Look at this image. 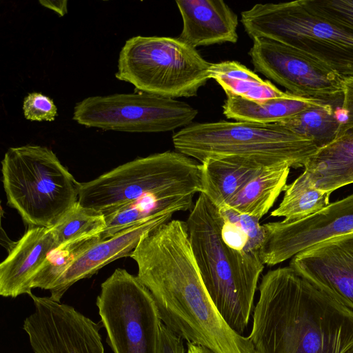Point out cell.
Masks as SVG:
<instances>
[{
	"label": "cell",
	"mask_w": 353,
	"mask_h": 353,
	"mask_svg": "<svg viewBox=\"0 0 353 353\" xmlns=\"http://www.w3.org/2000/svg\"><path fill=\"white\" fill-rule=\"evenodd\" d=\"M59 247L91 236L101 234L105 228L104 215L81 206L78 202L52 226Z\"/></svg>",
	"instance_id": "cell-26"
},
{
	"label": "cell",
	"mask_w": 353,
	"mask_h": 353,
	"mask_svg": "<svg viewBox=\"0 0 353 353\" xmlns=\"http://www.w3.org/2000/svg\"><path fill=\"white\" fill-rule=\"evenodd\" d=\"M252 39L265 37L292 47L334 71L353 78V32L307 8L302 0L257 3L241 12Z\"/></svg>",
	"instance_id": "cell-7"
},
{
	"label": "cell",
	"mask_w": 353,
	"mask_h": 353,
	"mask_svg": "<svg viewBox=\"0 0 353 353\" xmlns=\"http://www.w3.org/2000/svg\"><path fill=\"white\" fill-rule=\"evenodd\" d=\"M249 51L256 72L300 97L343 101V79L305 53L274 39L256 37Z\"/></svg>",
	"instance_id": "cell-11"
},
{
	"label": "cell",
	"mask_w": 353,
	"mask_h": 353,
	"mask_svg": "<svg viewBox=\"0 0 353 353\" xmlns=\"http://www.w3.org/2000/svg\"><path fill=\"white\" fill-rule=\"evenodd\" d=\"M342 101H319L280 124L312 140L321 148L333 141L338 134L341 119L337 108L341 106L337 104L342 105Z\"/></svg>",
	"instance_id": "cell-24"
},
{
	"label": "cell",
	"mask_w": 353,
	"mask_h": 353,
	"mask_svg": "<svg viewBox=\"0 0 353 353\" xmlns=\"http://www.w3.org/2000/svg\"><path fill=\"white\" fill-rule=\"evenodd\" d=\"M130 256L152 294L161 322L187 343L214 353H255L248 337L232 330L204 285L185 222L171 220L140 240Z\"/></svg>",
	"instance_id": "cell-1"
},
{
	"label": "cell",
	"mask_w": 353,
	"mask_h": 353,
	"mask_svg": "<svg viewBox=\"0 0 353 353\" xmlns=\"http://www.w3.org/2000/svg\"><path fill=\"white\" fill-rule=\"evenodd\" d=\"M263 227L259 255L264 265L274 266L319 243L352 232L353 194L303 219L270 222Z\"/></svg>",
	"instance_id": "cell-13"
},
{
	"label": "cell",
	"mask_w": 353,
	"mask_h": 353,
	"mask_svg": "<svg viewBox=\"0 0 353 353\" xmlns=\"http://www.w3.org/2000/svg\"><path fill=\"white\" fill-rule=\"evenodd\" d=\"M185 222L208 294L225 322L241 335L254 309L258 281L264 268L260 255L225 243L219 209L202 193Z\"/></svg>",
	"instance_id": "cell-3"
},
{
	"label": "cell",
	"mask_w": 353,
	"mask_h": 353,
	"mask_svg": "<svg viewBox=\"0 0 353 353\" xmlns=\"http://www.w3.org/2000/svg\"><path fill=\"white\" fill-rule=\"evenodd\" d=\"M39 3L57 12L60 17L64 16L68 12V1H46L40 0Z\"/></svg>",
	"instance_id": "cell-33"
},
{
	"label": "cell",
	"mask_w": 353,
	"mask_h": 353,
	"mask_svg": "<svg viewBox=\"0 0 353 353\" xmlns=\"http://www.w3.org/2000/svg\"><path fill=\"white\" fill-rule=\"evenodd\" d=\"M256 353V352H255Z\"/></svg>",
	"instance_id": "cell-35"
},
{
	"label": "cell",
	"mask_w": 353,
	"mask_h": 353,
	"mask_svg": "<svg viewBox=\"0 0 353 353\" xmlns=\"http://www.w3.org/2000/svg\"><path fill=\"white\" fill-rule=\"evenodd\" d=\"M289 265L353 311V232L298 253Z\"/></svg>",
	"instance_id": "cell-14"
},
{
	"label": "cell",
	"mask_w": 353,
	"mask_h": 353,
	"mask_svg": "<svg viewBox=\"0 0 353 353\" xmlns=\"http://www.w3.org/2000/svg\"><path fill=\"white\" fill-rule=\"evenodd\" d=\"M174 213L160 214L120 231L88 247L49 289L50 298L60 302L76 282L92 276L113 261L130 256L141 239L159 225L169 221Z\"/></svg>",
	"instance_id": "cell-15"
},
{
	"label": "cell",
	"mask_w": 353,
	"mask_h": 353,
	"mask_svg": "<svg viewBox=\"0 0 353 353\" xmlns=\"http://www.w3.org/2000/svg\"><path fill=\"white\" fill-rule=\"evenodd\" d=\"M29 296L34 310L22 327L34 353H105L101 323L50 296Z\"/></svg>",
	"instance_id": "cell-12"
},
{
	"label": "cell",
	"mask_w": 353,
	"mask_h": 353,
	"mask_svg": "<svg viewBox=\"0 0 353 353\" xmlns=\"http://www.w3.org/2000/svg\"><path fill=\"white\" fill-rule=\"evenodd\" d=\"M8 203L31 227H52L78 202L80 183L46 146L10 148L1 161Z\"/></svg>",
	"instance_id": "cell-5"
},
{
	"label": "cell",
	"mask_w": 353,
	"mask_h": 353,
	"mask_svg": "<svg viewBox=\"0 0 353 353\" xmlns=\"http://www.w3.org/2000/svg\"><path fill=\"white\" fill-rule=\"evenodd\" d=\"M332 192L316 188L303 172L284 189V196L272 216L284 217L287 221H295L314 214L330 203Z\"/></svg>",
	"instance_id": "cell-25"
},
{
	"label": "cell",
	"mask_w": 353,
	"mask_h": 353,
	"mask_svg": "<svg viewBox=\"0 0 353 353\" xmlns=\"http://www.w3.org/2000/svg\"><path fill=\"white\" fill-rule=\"evenodd\" d=\"M96 305L113 353H160L159 310L137 276L116 269L101 283Z\"/></svg>",
	"instance_id": "cell-9"
},
{
	"label": "cell",
	"mask_w": 353,
	"mask_h": 353,
	"mask_svg": "<svg viewBox=\"0 0 353 353\" xmlns=\"http://www.w3.org/2000/svg\"><path fill=\"white\" fill-rule=\"evenodd\" d=\"M218 209L224 219L236 224L245 232L252 249L259 253L265 236L263 225L259 223L260 219L239 213L228 206Z\"/></svg>",
	"instance_id": "cell-29"
},
{
	"label": "cell",
	"mask_w": 353,
	"mask_h": 353,
	"mask_svg": "<svg viewBox=\"0 0 353 353\" xmlns=\"http://www.w3.org/2000/svg\"><path fill=\"white\" fill-rule=\"evenodd\" d=\"M101 239L100 234L79 239L58 247L48 257L36 274L32 288L48 290L92 244Z\"/></svg>",
	"instance_id": "cell-27"
},
{
	"label": "cell",
	"mask_w": 353,
	"mask_h": 353,
	"mask_svg": "<svg viewBox=\"0 0 353 353\" xmlns=\"http://www.w3.org/2000/svg\"><path fill=\"white\" fill-rule=\"evenodd\" d=\"M58 247L52 226L28 228L0 265V294L16 298L32 294L36 274Z\"/></svg>",
	"instance_id": "cell-16"
},
{
	"label": "cell",
	"mask_w": 353,
	"mask_h": 353,
	"mask_svg": "<svg viewBox=\"0 0 353 353\" xmlns=\"http://www.w3.org/2000/svg\"><path fill=\"white\" fill-rule=\"evenodd\" d=\"M177 152L199 160L236 157L263 167L304 168L319 148L280 123L221 121L189 125L174 134Z\"/></svg>",
	"instance_id": "cell-4"
},
{
	"label": "cell",
	"mask_w": 353,
	"mask_h": 353,
	"mask_svg": "<svg viewBox=\"0 0 353 353\" xmlns=\"http://www.w3.org/2000/svg\"><path fill=\"white\" fill-rule=\"evenodd\" d=\"M316 14L353 32V0H302Z\"/></svg>",
	"instance_id": "cell-28"
},
{
	"label": "cell",
	"mask_w": 353,
	"mask_h": 353,
	"mask_svg": "<svg viewBox=\"0 0 353 353\" xmlns=\"http://www.w3.org/2000/svg\"><path fill=\"white\" fill-rule=\"evenodd\" d=\"M304 172L316 188L330 192L353 183V132L339 134L319 148Z\"/></svg>",
	"instance_id": "cell-19"
},
{
	"label": "cell",
	"mask_w": 353,
	"mask_h": 353,
	"mask_svg": "<svg viewBox=\"0 0 353 353\" xmlns=\"http://www.w3.org/2000/svg\"><path fill=\"white\" fill-rule=\"evenodd\" d=\"M259 291L256 353H353V311L293 268L268 271Z\"/></svg>",
	"instance_id": "cell-2"
},
{
	"label": "cell",
	"mask_w": 353,
	"mask_h": 353,
	"mask_svg": "<svg viewBox=\"0 0 353 353\" xmlns=\"http://www.w3.org/2000/svg\"><path fill=\"white\" fill-rule=\"evenodd\" d=\"M340 111L343 117L338 134L353 132V78L343 79V101Z\"/></svg>",
	"instance_id": "cell-31"
},
{
	"label": "cell",
	"mask_w": 353,
	"mask_h": 353,
	"mask_svg": "<svg viewBox=\"0 0 353 353\" xmlns=\"http://www.w3.org/2000/svg\"><path fill=\"white\" fill-rule=\"evenodd\" d=\"M210 79H214L225 94L230 93L252 101H263L289 96L270 81L260 78L255 72L235 61L212 63Z\"/></svg>",
	"instance_id": "cell-23"
},
{
	"label": "cell",
	"mask_w": 353,
	"mask_h": 353,
	"mask_svg": "<svg viewBox=\"0 0 353 353\" xmlns=\"http://www.w3.org/2000/svg\"><path fill=\"white\" fill-rule=\"evenodd\" d=\"M211 65L179 38L136 36L121 49L115 77L139 92L190 97L210 79Z\"/></svg>",
	"instance_id": "cell-8"
},
{
	"label": "cell",
	"mask_w": 353,
	"mask_h": 353,
	"mask_svg": "<svg viewBox=\"0 0 353 353\" xmlns=\"http://www.w3.org/2000/svg\"><path fill=\"white\" fill-rule=\"evenodd\" d=\"M226 97L223 112L228 119L263 124L280 123L320 101L292 94L261 101L230 93Z\"/></svg>",
	"instance_id": "cell-21"
},
{
	"label": "cell",
	"mask_w": 353,
	"mask_h": 353,
	"mask_svg": "<svg viewBox=\"0 0 353 353\" xmlns=\"http://www.w3.org/2000/svg\"><path fill=\"white\" fill-rule=\"evenodd\" d=\"M197 114L183 101L138 92L85 98L75 105L72 119L105 130L164 132L190 125Z\"/></svg>",
	"instance_id": "cell-10"
},
{
	"label": "cell",
	"mask_w": 353,
	"mask_h": 353,
	"mask_svg": "<svg viewBox=\"0 0 353 353\" xmlns=\"http://www.w3.org/2000/svg\"><path fill=\"white\" fill-rule=\"evenodd\" d=\"M201 192V163L166 151L121 165L80 183L78 203L104 214L148 196L174 199Z\"/></svg>",
	"instance_id": "cell-6"
},
{
	"label": "cell",
	"mask_w": 353,
	"mask_h": 353,
	"mask_svg": "<svg viewBox=\"0 0 353 353\" xmlns=\"http://www.w3.org/2000/svg\"><path fill=\"white\" fill-rule=\"evenodd\" d=\"M183 19L178 37L196 48L238 40V17L222 0L176 1Z\"/></svg>",
	"instance_id": "cell-17"
},
{
	"label": "cell",
	"mask_w": 353,
	"mask_h": 353,
	"mask_svg": "<svg viewBox=\"0 0 353 353\" xmlns=\"http://www.w3.org/2000/svg\"><path fill=\"white\" fill-rule=\"evenodd\" d=\"M192 199L193 196L163 199L152 195L128 203L103 214L105 228L100 237L101 239H108L123 230L160 214L186 211L191 208Z\"/></svg>",
	"instance_id": "cell-22"
},
{
	"label": "cell",
	"mask_w": 353,
	"mask_h": 353,
	"mask_svg": "<svg viewBox=\"0 0 353 353\" xmlns=\"http://www.w3.org/2000/svg\"><path fill=\"white\" fill-rule=\"evenodd\" d=\"M160 353H185L183 340L165 325H161Z\"/></svg>",
	"instance_id": "cell-32"
},
{
	"label": "cell",
	"mask_w": 353,
	"mask_h": 353,
	"mask_svg": "<svg viewBox=\"0 0 353 353\" xmlns=\"http://www.w3.org/2000/svg\"><path fill=\"white\" fill-rule=\"evenodd\" d=\"M188 352L187 353H214L209 349L192 343H187Z\"/></svg>",
	"instance_id": "cell-34"
},
{
	"label": "cell",
	"mask_w": 353,
	"mask_h": 353,
	"mask_svg": "<svg viewBox=\"0 0 353 353\" xmlns=\"http://www.w3.org/2000/svg\"><path fill=\"white\" fill-rule=\"evenodd\" d=\"M23 112L26 119L33 121H53L57 116V108L53 100L41 93H29L23 99Z\"/></svg>",
	"instance_id": "cell-30"
},
{
	"label": "cell",
	"mask_w": 353,
	"mask_h": 353,
	"mask_svg": "<svg viewBox=\"0 0 353 353\" xmlns=\"http://www.w3.org/2000/svg\"><path fill=\"white\" fill-rule=\"evenodd\" d=\"M263 166L236 157L210 158L201 163V192L216 208L230 199Z\"/></svg>",
	"instance_id": "cell-18"
},
{
	"label": "cell",
	"mask_w": 353,
	"mask_h": 353,
	"mask_svg": "<svg viewBox=\"0 0 353 353\" xmlns=\"http://www.w3.org/2000/svg\"><path fill=\"white\" fill-rule=\"evenodd\" d=\"M290 170L287 163L262 167L225 206L260 219L284 191Z\"/></svg>",
	"instance_id": "cell-20"
}]
</instances>
